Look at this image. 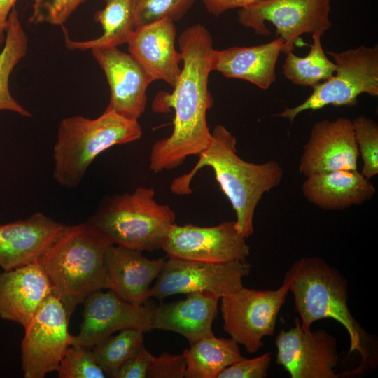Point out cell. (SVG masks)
<instances>
[{
	"label": "cell",
	"mask_w": 378,
	"mask_h": 378,
	"mask_svg": "<svg viewBox=\"0 0 378 378\" xmlns=\"http://www.w3.org/2000/svg\"><path fill=\"white\" fill-rule=\"evenodd\" d=\"M178 46L183 68L172 93H160L153 104L156 112L174 110L170 136L156 141L150 154L154 173L174 169L189 155H198L212 141L206 112L213 105L208 88L212 71L213 38L202 24H193L181 32Z\"/></svg>",
	"instance_id": "cell-1"
},
{
	"label": "cell",
	"mask_w": 378,
	"mask_h": 378,
	"mask_svg": "<svg viewBox=\"0 0 378 378\" xmlns=\"http://www.w3.org/2000/svg\"><path fill=\"white\" fill-rule=\"evenodd\" d=\"M211 134L212 141L198 155L197 164L190 172L172 181L171 190L179 195L191 193L190 183L197 172L204 167H211L235 212L238 231L248 238L254 231L258 204L265 193L280 184L283 169L275 160L255 164L241 159L237 154L235 136L223 125H216Z\"/></svg>",
	"instance_id": "cell-2"
},
{
	"label": "cell",
	"mask_w": 378,
	"mask_h": 378,
	"mask_svg": "<svg viewBox=\"0 0 378 378\" xmlns=\"http://www.w3.org/2000/svg\"><path fill=\"white\" fill-rule=\"evenodd\" d=\"M284 277L305 330L324 318L333 319L346 329L350 340L349 352L358 353L361 361L356 369L344 374H358L375 365V342L351 314L348 306V282L337 269L321 257L306 256L295 261Z\"/></svg>",
	"instance_id": "cell-3"
},
{
	"label": "cell",
	"mask_w": 378,
	"mask_h": 378,
	"mask_svg": "<svg viewBox=\"0 0 378 378\" xmlns=\"http://www.w3.org/2000/svg\"><path fill=\"white\" fill-rule=\"evenodd\" d=\"M112 244L90 222L64 225L37 262L50 284L52 295L70 318L76 307L102 289L104 258Z\"/></svg>",
	"instance_id": "cell-4"
},
{
	"label": "cell",
	"mask_w": 378,
	"mask_h": 378,
	"mask_svg": "<svg viewBox=\"0 0 378 378\" xmlns=\"http://www.w3.org/2000/svg\"><path fill=\"white\" fill-rule=\"evenodd\" d=\"M142 128L138 120L106 109L98 118L73 115L62 119L53 148V177L58 184L76 187L97 156L109 148L135 141Z\"/></svg>",
	"instance_id": "cell-5"
},
{
	"label": "cell",
	"mask_w": 378,
	"mask_h": 378,
	"mask_svg": "<svg viewBox=\"0 0 378 378\" xmlns=\"http://www.w3.org/2000/svg\"><path fill=\"white\" fill-rule=\"evenodd\" d=\"M154 196V190L146 187L114 195L102 202L89 222L112 244L141 252L160 249L176 216Z\"/></svg>",
	"instance_id": "cell-6"
},
{
	"label": "cell",
	"mask_w": 378,
	"mask_h": 378,
	"mask_svg": "<svg viewBox=\"0 0 378 378\" xmlns=\"http://www.w3.org/2000/svg\"><path fill=\"white\" fill-rule=\"evenodd\" d=\"M327 53L334 60L336 74L313 88L312 93L301 104L285 108L278 116L291 123L305 111H316L328 105L354 106L361 94L378 96L377 45Z\"/></svg>",
	"instance_id": "cell-7"
},
{
	"label": "cell",
	"mask_w": 378,
	"mask_h": 378,
	"mask_svg": "<svg viewBox=\"0 0 378 378\" xmlns=\"http://www.w3.org/2000/svg\"><path fill=\"white\" fill-rule=\"evenodd\" d=\"M289 284L284 277L276 290H255L243 286L221 298L220 311L223 330L248 354L263 346L262 339L274 333L277 316L284 304Z\"/></svg>",
	"instance_id": "cell-8"
},
{
	"label": "cell",
	"mask_w": 378,
	"mask_h": 378,
	"mask_svg": "<svg viewBox=\"0 0 378 378\" xmlns=\"http://www.w3.org/2000/svg\"><path fill=\"white\" fill-rule=\"evenodd\" d=\"M331 0H259L238 11V21L260 36L270 34L265 22L276 27L284 41L283 53L293 52L304 34L319 31L322 35L332 25Z\"/></svg>",
	"instance_id": "cell-9"
},
{
	"label": "cell",
	"mask_w": 378,
	"mask_h": 378,
	"mask_svg": "<svg viewBox=\"0 0 378 378\" xmlns=\"http://www.w3.org/2000/svg\"><path fill=\"white\" fill-rule=\"evenodd\" d=\"M250 271L246 260L211 263L169 257L148 290V298L161 301L176 294L207 292L220 299L241 288Z\"/></svg>",
	"instance_id": "cell-10"
},
{
	"label": "cell",
	"mask_w": 378,
	"mask_h": 378,
	"mask_svg": "<svg viewBox=\"0 0 378 378\" xmlns=\"http://www.w3.org/2000/svg\"><path fill=\"white\" fill-rule=\"evenodd\" d=\"M69 320L62 303L50 295L24 328L21 351L25 378H43L57 371L65 351L74 344Z\"/></svg>",
	"instance_id": "cell-11"
},
{
	"label": "cell",
	"mask_w": 378,
	"mask_h": 378,
	"mask_svg": "<svg viewBox=\"0 0 378 378\" xmlns=\"http://www.w3.org/2000/svg\"><path fill=\"white\" fill-rule=\"evenodd\" d=\"M246 239L238 231L235 221L211 227L174 223L162 249L169 257L183 260L211 263L245 261L250 253Z\"/></svg>",
	"instance_id": "cell-12"
},
{
	"label": "cell",
	"mask_w": 378,
	"mask_h": 378,
	"mask_svg": "<svg viewBox=\"0 0 378 378\" xmlns=\"http://www.w3.org/2000/svg\"><path fill=\"white\" fill-rule=\"evenodd\" d=\"M276 335V363L291 378H337V342L323 329L305 330L299 318Z\"/></svg>",
	"instance_id": "cell-13"
},
{
	"label": "cell",
	"mask_w": 378,
	"mask_h": 378,
	"mask_svg": "<svg viewBox=\"0 0 378 378\" xmlns=\"http://www.w3.org/2000/svg\"><path fill=\"white\" fill-rule=\"evenodd\" d=\"M83 321L79 333L74 336L75 346L91 349L95 344L125 329L152 330L151 318L155 307L135 304L113 292L97 290L83 302Z\"/></svg>",
	"instance_id": "cell-14"
},
{
	"label": "cell",
	"mask_w": 378,
	"mask_h": 378,
	"mask_svg": "<svg viewBox=\"0 0 378 378\" xmlns=\"http://www.w3.org/2000/svg\"><path fill=\"white\" fill-rule=\"evenodd\" d=\"M92 54L105 74L111 92L106 109L133 120L146 110V90L153 82L139 62L118 47L98 48Z\"/></svg>",
	"instance_id": "cell-15"
},
{
	"label": "cell",
	"mask_w": 378,
	"mask_h": 378,
	"mask_svg": "<svg viewBox=\"0 0 378 378\" xmlns=\"http://www.w3.org/2000/svg\"><path fill=\"white\" fill-rule=\"evenodd\" d=\"M358 151L351 120H321L312 127L299 172L304 176L338 169L357 170Z\"/></svg>",
	"instance_id": "cell-16"
},
{
	"label": "cell",
	"mask_w": 378,
	"mask_h": 378,
	"mask_svg": "<svg viewBox=\"0 0 378 378\" xmlns=\"http://www.w3.org/2000/svg\"><path fill=\"white\" fill-rule=\"evenodd\" d=\"M165 260H150L140 251L110 244L104 258L102 288L129 302L144 304L149 299L150 285Z\"/></svg>",
	"instance_id": "cell-17"
},
{
	"label": "cell",
	"mask_w": 378,
	"mask_h": 378,
	"mask_svg": "<svg viewBox=\"0 0 378 378\" xmlns=\"http://www.w3.org/2000/svg\"><path fill=\"white\" fill-rule=\"evenodd\" d=\"M174 21L163 19L136 27L127 44L130 54L153 80L174 87L181 72L182 55L176 49Z\"/></svg>",
	"instance_id": "cell-18"
},
{
	"label": "cell",
	"mask_w": 378,
	"mask_h": 378,
	"mask_svg": "<svg viewBox=\"0 0 378 378\" xmlns=\"http://www.w3.org/2000/svg\"><path fill=\"white\" fill-rule=\"evenodd\" d=\"M51 293L37 261L0 273V318L24 328Z\"/></svg>",
	"instance_id": "cell-19"
},
{
	"label": "cell",
	"mask_w": 378,
	"mask_h": 378,
	"mask_svg": "<svg viewBox=\"0 0 378 378\" xmlns=\"http://www.w3.org/2000/svg\"><path fill=\"white\" fill-rule=\"evenodd\" d=\"M63 226L41 212L0 225V267L9 271L36 261Z\"/></svg>",
	"instance_id": "cell-20"
},
{
	"label": "cell",
	"mask_w": 378,
	"mask_h": 378,
	"mask_svg": "<svg viewBox=\"0 0 378 378\" xmlns=\"http://www.w3.org/2000/svg\"><path fill=\"white\" fill-rule=\"evenodd\" d=\"M184 300L160 303L155 307L151 318L152 330L176 332L190 345L214 336L213 322L218 314L219 298L207 292L186 294Z\"/></svg>",
	"instance_id": "cell-21"
},
{
	"label": "cell",
	"mask_w": 378,
	"mask_h": 378,
	"mask_svg": "<svg viewBox=\"0 0 378 378\" xmlns=\"http://www.w3.org/2000/svg\"><path fill=\"white\" fill-rule=\"evenodd\" d=\"M284 46V41L279 36L255 46L214 49L211 69L226 78L245 80L267 90L276 80V65Z\"/></svg>",
	"instance_id": "cell-22"
},
{
	"label": "cell",
	"mask_w": 378,
	"mask_h": 378,
	"mask_svg": "<svg viewBox=\"0 0 378 378\" xmlns=\"http://www.w3.org/2000/svg\"><path fill=\"white\" fill-rule=\"evenodd\" d=\"M302 192L321 209L344 210L369 201L376 189L358 170L338 169L307 176Z\"/></svg>",
	"instance_id": "cell-23"
},
{
	"label": "cell",
	"mask_w": 378,
	"mask_h": 378,
	"mask_svg": "<svg viewBox=\"0 0 378 378\" xmlns=\"http://www.w3.org/2000/svg\"><path fill=\"white\" fill-rule=\"evenodd\" d=\"M105 6L97 11L94 20L102 25L103 34L95 38L78 41L71 39L62 26L66 47L71 50L118 47L127 43L134 30L132 0H104Z\"/></svg>",
	"instance_id": "cell-24"
},
{
	"label": "cell",
	"mask_w": 378,
	"mask_h": 378,
	"mask_svg": "<svg viewBox=\"0 0 378 378\" xmlns=\"http://www.w3.org/2000/svg\"><path fill=\"white\" fill-rule=\"evenodd\" d=\"M182 354L186 378H218L224 369L244 358L234 340L215 335L200 340Z\"/></svg>",
	"instance_id": "cell-25"
},
{
	"label": "cell",
	"mask_w": 378,
	"mask_h": 378,
	"mask_svg": "<svg viewBox=\"0 0 378 378\" xmlns=\"http://www.w3.org/2000/svg\"><path fill=\"white\" fill-rule=\"evenodd\" d=\"M28 38L15 7L10 11L6 29V38L0 52V111H10L22 116L30 118L31 113L11 95L9 78L27 52Z\"/></svg>",
	"instance_id": "cell-26"
},
{
	"label": "cell",
	"mask_w": 378,
	"mask_h": 378,
	"mask_svg": "<svg viewBox=\"0 0 378 378\" xmlns=\"http://www.w3.org/2000/svg\"><path fill=\"white\" fill-rule=\"evenodd\" d=\"M321 36L319 31L312 34V43L307 56L300 57L293 52L286 54L283 73L294 84L313 88L335 72V63L328 58L322 48Z\"/></svg>",
	"instance_id": "cell-27"
},
{
	"label": "cell",
	"mask_w": 378,
	"mask_h": 378,
	"mask_svg": "<svg viewBox=\"0 0 378 378\" xmlns=\"http://www.w3.org/2000/svg\"><path fill=\"white\" fill-rule=\"evenodd\" d=\"M144 332L125 329L116 335L104 339L91 349L99 367L109 377L115 376L120 367L144 344Z\"/></svg>",
	"instance_id": "cell-28"
},
{
	"label": "cell",
	"mask_w": 378,
	"mask_h": 378,
	"mask_svg": "<svg viewBox=\"0 0 378 378\" xmlns=\"http://www.w3.org/2000/svg\"><path fill=\"white\" fill-rule=\"evenodd\" d=\"M196 0H132L134 27L169 19L181 20Z\"/></svg>",
	"instance_id": "cell-29"
},
{
	"label": "cell",
	"mask_w": 378,
	"mask_h": 378,
	"mask_svg": "<svg viewBox=\"0 0 378 378\" xmlns=\"http://www.w3.org/2000/svg\"><path fill=\"white\" fill-rule=\"evenodd\" d=\"M351 122L358 155L363 162L360 173L370 180L378 174V125L374 120L363 115Z\"/></svg>",
	"instance_id": "cell-30"
},
{
	"label": "cell",
	"mask_w": 378,
	"mask_h": 378,
	"mask_svg": "<svg viewBox=\"0 0 378 378\" xmlns=\"http://www.w3.org/2000/svg\"><path fill=\"white\" fill-rule=\"evenodd\" d=\"M59 378H104L92 349L71 345L62 358L57 370Z\"/></svg>",
	"instance_id": "cell-31"
},
{
	"label": "cell",
	"mask_w": 378,
	"mask_h": 378,
	"mask_svg": "<svg viewBox=\"0 0 378 378\" xmlns=\"http://www.w3.org/2000/svg\"><path fill=\"white\" fill-rule=\"evenodd\" d=\"M32 24L47 23L63 26L71 15L86 0H32Z\"/></svg>",
	"instance_id": "cell-32"
},
{
	"label": "cell",
	"mask_w": 378,
	"mask_h": 378,
	"mask_svg": "<svg viewBox=\"0 0 378 378\" xmlns=\"http://www.w3.org/2000/svg\"><path fill=\"white\" fill-rule=\"evenodd\" d=\"M271 361L270 353L251 359L243 358L224 369L218 378H265Z\"/></svg>",
	"instance_id": "cell-33"
},
{
	"label": "cell",
	"mask_w": 378,
	"mask_h": 378,
	"mask_svg": "<svg viewBox=\"0 0 378 378\" xmlns=\"http://www.w3.org/2000/svg\"><path fill=\"white\" fill-rule=\"evenodd\" d=\"M186 369V362L183 354L176 355L163 352L153 356L150 365L148 378H183Z\"/></svg>",
	"instance_id": "cell-34"
},
{
	"label": "cell",
	"mask_w": 378,
	"mask_h": 378,
	"mask_svg": "<svg viewBox=\"0 0 378 378\" xmlns=\"http://www.w3.org/2000/svg\"><path fill=\"white\" fill-rule=\"evenodd\" d=\"M153 355L144 344L118 370L115 378H146Z\"/></svg>",
	"instance_id": "cell-35"
},
{
	"label": "cell",
	"mask_w": 378,
	"mask_h": 378,
	"mask_svg": "<svg viewBox=\"0 0 378 378\" xmlns=\"http://www.w3.org/2000/svg\"><path fill=\"white\" fill-rule=\"evenodd\" d=\"M206 10L214 16L233 8H242L259 0H201Z\"/></svg>",
	"instance_id": "cell-36"
},
{
	"label": "cell",
	"mask_w": 378,
	"mask_h": 378,
	"mask_svg": "<svg viewBox=\"0 0 378 378\" xmlns=\"http://www.w3.org/2000/svg\"><path fill=\"white\" fill-rule=\"evenodd\" d=\"M18 0H0V48L6 38V24L9 14Z\"/></svg>",
	"instance_id": "cell-37"
}]
</instances>
